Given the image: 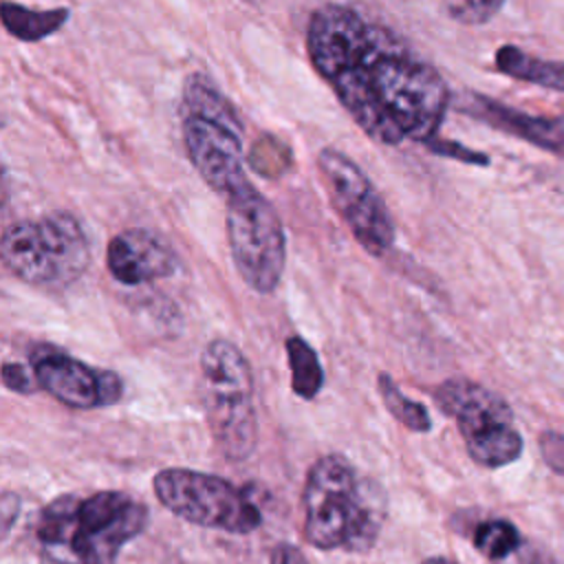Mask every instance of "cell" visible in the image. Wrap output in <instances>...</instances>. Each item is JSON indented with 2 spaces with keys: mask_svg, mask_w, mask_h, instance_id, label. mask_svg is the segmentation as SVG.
<instances>
[{
  "mask_svg": "<svg viewBox=\"0 0 564 564\" xmlns=\"http://www.w3.org/2000/svg\"><path fill=\"white\" fill-rule=\"evenodd\" d=\"M286 359L291 368V388L300 399H315L324 386V370L315 348L300 335H291L284 341Z\"/></svg>",
  "mask_w": 564,
  "mask_h": 564,
  "instance_id": "cell-16",
  "label": "cell"
},
{
  "mask_svg": "<svg viewBox=\"0 0 564 564\" xmlns=\"http://www.w3.org/2000/svg\"><path fill=\"white\" fill-rule=\"evenodd\" d=\"M29 368L37 386L66 408H110L123 397V381L115 370L93 368L53 344H35Z\"/></svg>",
  "mask_w": 564,
  "mask_h": 564,
  "instance_id": "cell-11",
  "label": "cell"
},
{
  "mask_svg": "<svg viewBox=\"0 0 564 564\" xmlns=\"http://www.w3.org/2000/svg\"><path fill=\"white\" fill-rule=\"evenodd\" d=\"M306 53L372 141L401 145L436 137L452 99L447 82L390 26L348 4H324L311 13Z\"/></svg>",
  "mask_w": 564,
  "mask_h": 564,
  "instance_id": "cell-1",
  "label": "cell"
},
{
  "mask_svg": "<svg viewBox=\"0 0 564 564\" xmlns=\"http://www.w3.org/2000/svg\"><path fill=\"white\" fill-rule=\"evenodd\" d=\"M152 489L165 509L205 529L245 535L262 524V513L247 491L214 474L167 467L154 476Z\"/></svg>",
  "mask_w": 564,
  "mask_h": 564,
  "instance_id": "cell-9",
  "label": "cell"
},
{
  "mask_svg": "<svg viewBox=\"0 0 564 564\" xmlns=\"http://www.w3.org/2000/svg\"><path fill=\"white\" fill-rule=\"evenodd\" d=\"M434 154H441V156H447V159H456V161H463V163H469V165H489V156L482 154V152H476L458 141H447V139H432L425 143Z\"/></svg>",
  "mask_w": 564,
  "mask_h": 564,
  "instance_id": "cell-20",
  "label": "cell"
},
{
  "mask_svg": "<svg viewBox=\"0 0 564 564\" xmlns=\"http://www.w3.org/2000/svg\"><path fill=\"white\" fill-rule=\"evenodd\" d=\"M271 564H308L304 553L293 544H278L271 553Z\"/></svg>",
  "mask_w": 564,
  "mask_h": 564,
  "instance_id": "cell-23",
  "label": "cell"
},
{
  "mask_svg": "<svg viewBox=\"0 0 564 564\" xmlns=\"http://www.w3.org/2000/svg\"><path fill=\"white\" fill-rule=\"evenodd\" d=\"M377 390L381 394V401L386 405V410L410 432H430L432 430V416L427 412V408L410 397H405L401 392V388L397 386V381L388 375L381 372L377 377Z\"/></svg>",
  "mask_w": 564,
  "mask_h": 564,
  "instance_id": "cell-17",
  "label": "cell"
},
{
  "mask_svg": "<svg viewBox=\"0 0 564 564\" xmlns=\"http://www.w3.org/2000/svg\"><path fill=\"white\" fill-rule=\"evenodd\" d=\"M225 200L227 242L238 275L256 293H273L286 264V234L275 207L251 183Z\"/></svg>",
  "mask_w": 564,
  "mask_h": 564,
  "instance_id": "cell-8",
  "label": "cell"
},
{
  "mask_svg": "<svg viewBox=\"0 0 564 564\" xmlns=\"http://www.w3.org/2000/svg\"><path fill=\"white\" fill-rule=\"evenodd\" d=\"M494 62H496V68L507 77L564 93V62L562 59L533 57L513 44H502L496 51Z\"/></svg>",
  "mask_w": 564,
  "mask_h": 564,
  "instance_id": "cell-14",
  "label": "cell"
},
{
  "mask_svg": "<svg viewBox=\"0 0 564 564\" xmlns=\"http://www.w3.org/2000/svg\"><path fill=\"white\" fill-rule=\"evenodd\" d=\"M0 253L18 280L48 291L70 286L90 264L88 236L68 212L15 220L2 234Z\"/></svg>",
  "mask_w": 564,
  "mask_h": 564,
  "instance_id": "cell-5",
  "label": "cell"
},
{
  "mask_svg": "<svg viewBox=\"0 0 564 564\" xmlns=\"http://www.w3.org/2000/svg\"><path fill=\"white\" fill-rule=\"evenodd\" d=\"M441 410L456 421L469 458L487 469L511 465L522 454V434L511 405L467 377H449L434 392Z\"/></svg>",
  "mask_w": 564,
  "mask_h": 564,
  "instance_id": "cell-7",
  "label": "cell"
},
{
  "mask_svg": "<svg viewBox=\"0 0 564 564\" xmlns=\"http://www.w3.org/2000/svg\"><path fill=\"white\" fill-rule=\"evenodd\" d=\"M302 505L304 538L322 551H370L388 513L381 485L361 476L341 454H326L311 465Z\"/></svg>",
  "mask_w": 564,
  "mask_h": 564,
  "instance_id": "cell-2",
  "label": "cell"
},
{
  "mask_svg": "<svg viewBox=\"0 0 564 564\" xmlns=\"http://www.w3.org/2000/svg\"><path fill=\"white\" fill-rule=\"evenodd\" d=\"M317 167L335 212L370 256H386L397 238L390 209L368 174L341 150L322 148Z\"/></svg>",
  "mask_w": 564,
  "mask_h": 564,
  "instance_id": "cell-10",
  "label": "cell"
},
{
  "mask_svg": "<svg viewBox=\"0 0 564 564\" xmlns=\"http://www.w3.org/2000/svg\"><path fill=\"white\" fill-rule=\"evenodd\" d=\"M540 452L544 463L555 471L564 476V434L546 430L540 434Z\"/></svg>",
  "mask_w": 564,
  "mask_h": 564,
  "instance_id": "cell-22",
  "label": "cell"
},
{
  "mask_svg": "<svg viewBox=\"0 0 564 564\" xmlns=\"http://www.w3.org/2000/svg\"><path fill=\"white\" fill-rule=\"evenodd\" d=\"M458 108L496 130L564 156V117H535L478 93H465Z\"/></svg>",
  "mask_w": 564,
  "mask_h": 564,
  "instance_id": "cell-13",
  "label": "cell"
},
{
  "mask_svg": "<svg viewBox=\"0 0 564 564\" xmlns=\"http://www.w3.org/2000/svg\"><path fill=\"white\" fill-rule=\"evenodd\" d=\"M474 546L491 562H505L520 553L522 535L513 522L502 518L485 520L474 531Z\"/></svg>",
  "mask_w": 564,
  "mask_h": 564,
  "instance_id": "cell-18",
  "label": "cell"
},
{
  "mask_svg": "<svg viewBox=\"0 0 564 564\" xmlns=\"http://www.w3.org/2000/svg\"><path fill=\"white\" fill-rule=\"evenodd\" d=\"M181 132L192 167L216 194L229 198L249 185L245 126L231 101L203 73H192L183 84Z\"/></svg>",
  "mask_w": 564,
  "mask_h": 564,
  "instance_id": "cell-4",
  "label": "cell"
},
{
  "mask_svg": "<svg viewBox=\"0 0 564 564\" xmlns=\"http://www.w3.org/2000/svg\"><path fill=\"white\" fill-rule=\"evenodd\" d=\"M0 15H2V26L18 40L22 42H37L55 31H59L66 20H68V9H46V11H35L22 4L13 2H2L0 4Z\"/></svg>",
  "mask_w": 564,
  "mask_h": 564,
  "instance_id": "cell-15",
  "label": "cell"
},
{
  "mask_svg": "<svg viewBox=\"0 0 564 564\" xmlns=\"http://www.w3.org/2000/svg\"><path fill=\"white\" fill-rule=\"evenodd\" d=\"M2 383L7 390L18 392V394H31L40 386L35 381V375L31 368L18 364V361H4L2 366Z\"/></svg>",
  "mask_w": 564,
  "mask_h": 564,
  "instance_id": "cell-21",
  "label": "cell"
},
{
  "mask_svg": "<svg viewBox=\"0 0 564 564\" xmlns=\"http://www.w3.org/2000/svg\"><path fill=\"white\" fill-rule=\"evenodd\" d=\"M106 264L117 282L139 286L174 275L178 269V258L161 236L132 227L110 238Z\"/></svg>",
  "mask_w": 564,
  "mask_h": 564,
  "instance_id": "cell-12",
  "label": "cell"
},
{
  "mask_svg": "<svg viewBox=\"0 0 564 564\" xmlns=\"http://www.w3.org/2000/svg\"><path fill=\"white\" fill-rule=\"evenodd\" d=\"M200 394L209 432L229 460H245L258 443L253 372L229 339H212L200 355Z\"/></svg>",
  "mask_w": 564,
  "mask_h": 564,
  "instance_id": "cell-6",
  "label": "cell"
},
{
  "mask_svg": "<svg viewBox=\"0 0 564 564\" xmlns=\"http://www.w3.org/2000/svg\"><path fill=\"white\" fill-rule=\"evenodd\" d=\"M502 9L500 0H465V2H447L445 11L452 20L460 24H485Z\"/></svg>",
  "mask_w": 564,
  "mask_h": 564,
  "instance_id": "cell-19",
  "label": "cell"
},
{
  "mask_svg": "<svg viewBox=\"0 0 564 564\" xmlns=\"http://www.w3.org/2000/svg\"><path fill=\"white\" fill-rule=\"evenodd\" d=\"M518 564H540V562H538L533 555H529V557H527V562L522 560V562H518Z\"/></svg>",
  "mask_w": 564,
  "mask_h": 564,
  "instance_id": "cell-26",
  "label": "cell"
},
{
  "mask_svg": "<svg viewBox=\"0 0 564 564\" xmlns=\"http://www.w3.org/2000/svg\"><path fill=\"white\" fill-rule=\"evenodd\" d=\"M148 516V507L123 491L64 494L42 509L35 527L42 564H115Z\"/></svg>",
  "mask_w": 564,
  "mask_h": 564,
  "instance_id": "cell-3",
  "label": "cell"
},
{
  "mask_svg": "<svg viewBox=\"0 0 564 564\" xmlns=\"http://www.w3.org/2000/svg\"><path fill=\"white\" fill-rule=\"evenodd\" d=\"M421 564H454V562L443 557V555H432V557H425Z\"/></svg>",
  "mask_w": 564,
  "mask_h": 564,
  "instance_id": "cell-25",
  "label": "cell"
},
{
  "mask_svg": "<svg viewBox=\"0 0 564 564\" xmlns=\"http://www.w3.org/2000/svg\"><path fill=\"white\" fill-rule=\"evenodd\" d=\"M18 507H20L18 498H13L11 494H4V500H2V520H4V533L9 531V524H11L13 511H18Z\"/></svg>",
  "mask_w": 564,
  "mask_h": 564,
  "instance_id": "cell-24",
  "label": "cell"
}]
</instances>
